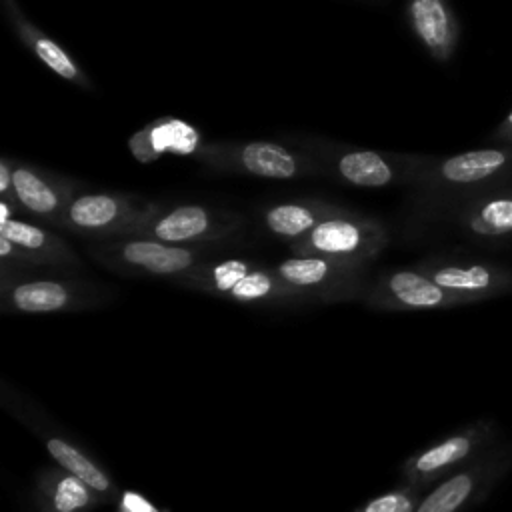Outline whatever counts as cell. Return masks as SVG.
<instances>
[{"label":"cell","mask_w":512,"mask_h":512,"mask_svg":"<svg viewBox=\"0 0 512 512\" xmlns=\"http://www.w3.org/2000/svg\"><path fill=\"white\" fill-rule=\"evenodd\" d=\"M114 290L80 278L76 272L50 270L0 274V310L4 314H72L100 308Z\"/></svg>","instance_id":"6da1fadb"},{"label":"cell","mask_w":512,"mask_h":512,"mask_svg":"<svg viewBox=\"0 0 512 512\" xmlns=\"http://www.w3.org/2000/svg\"><path fill=\"white\" fill-rule=\"evenodd\" d=\"M176 286L258 308L306 306L304 300L276 276L270 264L248 258H218L212 254Z\"/></svg>","instance_id":"7a4b0ae2"},{"label":"cell","mask_w":512,"mask_h":512,"mask_svg":"<svg viewBox=\"0 0 512 512\" xmlns=\"http://www.w3.org/2000/svg\"><path fill=\"white\" fill-rule=\"evenodd\" d=\"M90 258L120 276L170 280L178 284L212 256L210 246H180L154 238L126 236L110 240H92Z\"/></svg>","instance_id":"3957f363"},{"label":"cell","mask_w":512,"mask_h":512,"mask_svg":"<svg viewBox=\"0 0 512 512\" xmlns=\"http://www.w3.org/2000/svg\"><path fill=\"white\" fill-rule=\"evenodd\" d=\"M270 266L276 276L304 300L306 306L362 300L372 280V264L332 256L290 254Z\"/></svg>","instance_id":"277c9868"},{"label":"cell","mask_w":512,"mask_h":512,"mask_svg":"<svg viewBox=\"0 0 512 512\" xmlns=\"http://www.w3.org/2000/svg\"><path fill=\"white\" fill-rule=\"evenodd\" d=\"M82 260L72 244L58 232L22 220L2 200L0 216V274L62 270L78 272Z\"/></svg>","instance_id":"5b68a950"},{"label":"cell","mask_w":512,"mask_h":512,"mask_svg":"<svg viewBox=\"0 0 512 512\" xmlns=\"http://www.w3.org/2000/svg\"><path fill=\"white\" fill-rule=\"evenodd\" d=\"M500 440H504L502 430L494 418L472 420L408 456L400 466V482L428 490L432 484L472 462Z\"/></svg>","instance_id":"8992f818"},{"label":"cell","mask_w":512,"mask_h":512,"mask_svg":"<svg viewBox=\"0 0 512 512\" xmlns=\"http://www.w3.org/2000/svg\"><path fill=\"white\" fill-rule=\"evenodd\" d=\"M388 242L390 232L380 220L340 210L318 222L308 234L290 242L288 252L374 264L388 248Z\"/></svg>","instance_id":"52a82bcc"},{"label":"cell","mask_w":512,"mask_h":512,"mask_svg":"<svg viewBox=\"0 0 512 512\" xmlns=\"http://www.w3.org/2000/svg\"><path fill=\"white\" fill-rule=\"evenodd\" d=\"M512 470V440H500L472 462L432 484L420 498L416 512H466L488 498Z\"/></svg>","instance_id":"ba28073f"},{"label":"cell","mask_w":512,"mask_h":512,"mask_svg":"<svg viewBox=\"0 0 512 512\" xmlns=\"http://www.w3.org/2000/svg\"><path fill=\"white\" fill-rule=\"evenodd\" d=\"M240 216L202 204L154 206L130 232V236L154 238L180 246H212L240 230Z\"/></svg>","instance_id":"9c48e42d"},{"label":"cell","mask_w":512,"mask_h":512,"mask_svg":"<svg viewBox=\"0 0 512 512\" xmlns=\"http://www.w3.org/2000/svg\"><path fill=\"white\" fill-rule=\"evenodd\" d=\"M154 206V202L126 194H74L64 210L60 228L88 240L126 238Z\"/></svg>","instance_id":"30bf717a"},{"label":"cell","mask_w":512,"mask_h":512,"mask_svg":"<svg viewBox=\"0 0 512 512\" xmlns=\"http://www.w3.org/2000/svg\"><path fill=\"white\" fill-rule=\"evenodd\" d=\"M414 264L466 304L512 294V266L506 262L458 254H432Z\"/></svg>","instance_id":"8fae6325"},{"label":"cell","mask_w":512,"mask_h":512,"mask_svg":"<svg viewBox=\"0 0 512 512\" xmlns=\"http://www.w3.org/2000/svg\"><path fill=\"white\" fill-rule=\"evenodd\" d=\"M362 302L376 312H434L466 306L462 298L442 288L416 264L378 272Z\"/></svg>","instance_id":"7c38bea8"},{"label":"cell","mask_w":512,"mask_h":512,"mask_svg":"<svg viewBox=\"0 0 512 512\" xmlns=\"http://www.w3.org/2000/svg\"><path fill=\"white\" fill-rule=\"evenodd\" d=\"M512 174V144L504 148H478L444 158L426 176L432 190L454 194L462 200L500 188Z\"/></svg>","instance_id":"4fadbf2b"},{"label":"cell","mask_w":512,"mask_h":512,"mask_svg":"<svg viewBox=\"0 0 512 512\" xmlns=\"http://www.w3.org/2000/svg\"><path fill=\"white\" fill-rule=\"evenodd\" d=\"M454 228L468 240L496 244L512 240V188H494L462 200Z\"/></svg>","instance_id":"5bb4252c"},{"label":"cell","mask_w":512,"mask_h":512,"mask_svg":"<svg viewBox=\"0 0 512 512\" xmlns=\"http://www.w3.org/2000/svg\"><path fill=\"white\" fill-rule=\"evenodd\" d=\"M74 190L66 184H58L28 166L12 168V196L10 204H18L26 214L46 222L52 228H60L64 210L72 200Z\"/></svg>","instance_id":"9a60e30c"},{"label":"cell","mask_w":512,"mask_h":512,"mask_svg":"<svg viewBox=\"0 0 512 512\" xmlns=\"http://www.w3.org/2000/svg\"><path fill=\"white\" fill-rule=\"evenodd\" d=\"M30 426L40 438L44 450L60 468L86 482L104 502H112L118 496V486L114 478L98 464V460L84 452L76 442L52 430L48 424H38L36 420H32Z\"/></svg>","instance_id":"2e32d148"},{"label":"cell","mask_w":512,"mask_h":512,"mask_svg":"<svg viewBox=\"0 0 512 512\" xmlns=\"http://www.w3.org/2000/svg\"><path fill=\"white\" fill-rule=\"evenodd\" d=\"M34 482L40 512H88L104 502L86 482L58 464L38 470Z\"/></svg>","instance_id":"e0dca14e"},{"label":"cell","mask_w":512,"mask_h":512,"mask_svg":"<svg viewBox=\"0 0 512 512\" xmlns=\"http://www.w3.org/2000/svg\"><path fill=\"white\" fill-rule=\"evenodd\" d=\"M410 20L414 32L432 56L446 60L454 52L458 26L444 0H412Z\"/></svg>","instance_id":"ac0fdd59"},{"label":"cell","mask_w":512,"mask_h":512,"mask_svg":"<svg viewBox=\"0 0 512 512\" xmlns=\"http://www.w3.org/2000/svg\"><path fill=\"white\" fill-rule=\"evenodd\" d=\"M342 208L324 202H282L264 210L262 224L266 232L286 244L308 234L324 218L338 214Z\"/></svg>","instance_id":"d6986e66"},{"label":"cell","mask_w":512,"mask_h":512,"mask_svg":"<svg viewBox=\"0 0 512 512\" xmlns=\"http://www.w3.org/2000/svg\"><path fill=\"white\" fill-rule=\"evenodd\" d=\"M236 164L258 178L290 180L302 174L300 160L276 142H248L238 152Z\"/></svg>","instance_id":"ffe728a7"},{"label":"cell","mask_w":512,"mask_h":512,"mask_svg":"<svg viewBox=\"0 0 512 512\" xmlns=\"http://www.w3.org/2000/svg\"><path fill=\"white\" fill-rule=\"evenodd\" d=\"M338 176L354 186L384 188L398 180V170L388 158L372 150H352L338 158Z\"/></svg>","instance_id":"44dd1931"},{"label":"cell","mask_w":512,"mask_h":512,"mask_svg":"<svg viewBox=\"0 0 512 512\" xmlns=\"http://www.w3.org/2000/svg\"><path fill=\"white\" fill-rule=\"evenodd\" d=\"M426 490L400 482L398 486L390 488L388 492L364 502L362 506L354 508L352 512H416L418 502Z\"/></svg>","instance_id":"7402d4cb"},{"label":"cell","mask_w":512,"mask_h":512,"mask_svg":"<svg viewBox=\"0 0 512 512\" xmlns=\"http://www.w3.org/2000/svg\"><path fill=\"white\" fill-rule=\"evenodd\" d=\"M30 42H32V48H34L36 56L50 70H54L58 76H62L66 80H78L80 78V72H78L76 64L72 62V58L54 40H50L46 36H40V34H32Z\"/></svg>","instance_id":"603a6c76"},{"label":"cell","mask_w":512,"mask_h":512,"mask_svg":"<svg viewBox=\"0 0 512 512\" xmlns=\"http://www.w3.org/2000/svg\"><path fill=\"white\" fill-rule=\"evenodd\" d=\"M496 140H502L506 144H512V112L506 116V120L496 128V134H494Z\"/></svg>","instance_id":"cb8c5ba5"}]
</instances>
